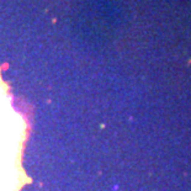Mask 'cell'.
<instances>
[{
  "label": "cell",
  "instance_id": "cell-1",
  "mask_svg": "<svg viewBox=\"0 0 191 191\" xmlns=\"http://www.w3.org/2000/svg\"><path fill=\"white\" fill-rule=\"evenodd\" d=\"M26 125L10 102L8 86L0 77V191H19L27 183L21 168Z\"/></svg>",
  "mask_w": 191,
  "mask_h": 191
}]
</instances>
